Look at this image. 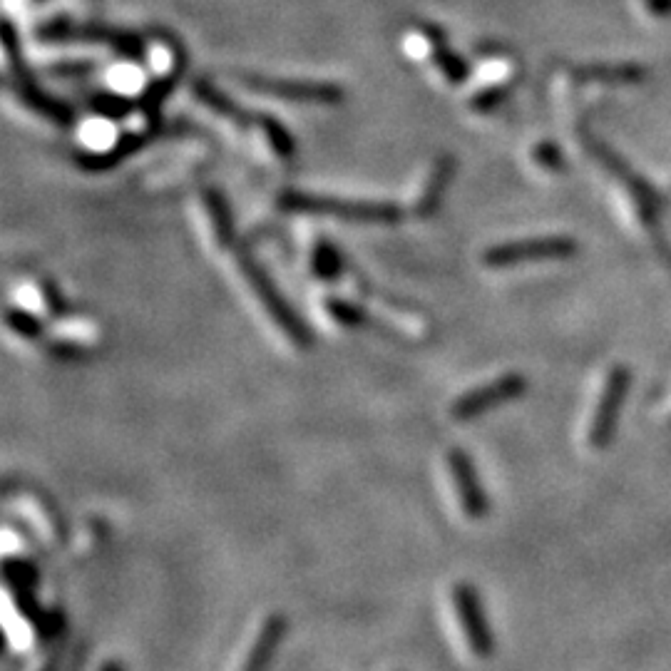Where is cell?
I'll use <instances>...</instances> for the list:
<instances>
[{
  "mask_svg": "<svg viewBox=\"0 0 671 671\" xmlns=\"http://www.w3.org/2000/svg\"><path fill=\"white\" fill-rule=\"evenodd\" d=\"M279 202L286 212L341 219V222L353 224H396L403 219V209L398 204L376 202V199H348L294 189V192L281 194Z\"/></svg>",
  "mask_w": 671,
  "mask_h": 671,
  "instance_id": "cell-1",
  "label": "cell"
},
{
  "mask_svg": "<svg viewBox=\"0 0 671 671\" xmlns=\"http://www.w3.org/2000/svg\"><path fill=\"white\" fill-rule=\"evenodd\" d=\"M234 266H237V274L242 276V281L247 284V289L252 291V296L259 301V306L264 309V314L269 316L271 324L279 329V334L286 338L294 348L299 351H309L314 346V334L309 331V326L304 324L301 316H296V311L291 309L289 301L281 296V291L276 289L274 281L266 276V271L249 254H237L234 256Z\"/></svg>",
  "mask_w": 671,
  "mask_h": 671,
  "instance_id": "cell-2",
  "label": "cell"
},
{
  "mask_svg": "<svg viewBox=\"0 0 671 671\" xmlns=\"http://www.w3.org/2000/svg\"><path fill=\"white\" fill-rule=\"evenodd\" d=\"M244 90L254 95L271 97V100L294 102V105H338L343 100V87L326 80H299V78H274V75L239 73L234 75Z\"/></svg>",
  "mask_w": 671,
  "mask_h": 671,
  "instance_id": "cell-3",
  "label": "cell"
},
{
  "mask_svg": "<svg viewBox=\"0 0 671 671\" xmlns=\"http://www.w3.org/2000/svg\"><path fill=\"white\" fill-rule=\"evenodd\" d=\"M450 602H453V612L458 617L460 632H463L470 654L478 659L493 657L495 634L493 627H490L480 589L473 582H455L453 589H450Z\"/></svg>",
  "mask_w": 671,
  "mask_h": 671,
  "instance_id": "cell-4",
  "label": "cell"
},
{
  "mask_svg": "<svg viewBox=\"0 0 671 671\" xmlns=\"http://www.w3.org/2000/svg\"><path fill=\"white\" fill-rule=\"evenodd\" d=\"M527 391V378L522 373H503V376L493 378V381L483 383L478 388H470L463 396L455 398L450 403V418L458 420V423H470L475 418L488 416L495 408L505 406V403L517 401V398L525 396Z\"/></svg>",
  "mask_w": 671,
  "mask_h": 671,
  "instance_id": "cell-5",
  "label": "cell"
},
{
  "mask_svg": "<svg viewBox=\"0 0 671 671\" xmlns=\"http://www.w3.org/2000/svg\"><path fill=\"white\" fill-rule=\"evenodd\" d=\"M627 391H629L627 368L622 366L612 368L607 381H604L597 403H594L592 418H589L587 443L592 450H604L609 443H612L614 430H617V420L622 416Z\"/></svg>",
  "mask_w": 671,
  "mask_h": 671,
  "instance_id": "cell-6",
  "label": "cell"
},
{
  "mask_svg": "<svg viewBox=\"0 0 671 671\" xmlns=\"http://www.w3.org/2000/svg\"><path fill=\"white\" fill-rule=\"evenodd\" d=\"M445 460H448V473L463 515L468 520H485L490 515V495L485 490L478 468H475V460L463 448H450Z\"/></svg>",
  "mask_w": 671,
  "mask_h": 671,
  "instance_id": "cell-7",
  "label": "cell"
},
{
  "mask_svg": "<svg viewBox=\"0 0 671 671\" xmlns=\"http://www.w3.org/2000/svg\"><path fill=\"white\" fill-rule=\"evenodd\" d=\"M562 254H567V244L562 239H525V242L490 247L483 254V264L490 269H510V266L525 264V261L555 259Z\"/></svg>",
  "mask_w": 671,
  "mask_h": 671,
  "instance_id": "cell-8",
  "label": "cell"
},
{
  "mask_svg": "<svg viewBox=\"0 0 671 671\" xmlns=\"http://www.w3.org/2000/svg\"><path fill=\"white\" fill-rule=\"evenodd\" d=\"M8 87L10 92L18 97L20 105L28 107V110L35 112V115L45 117V120L55 122V125H70V122H73V110H70L68 105H63L60 100H55V97H50L48 92L40 90V87L33 83V78H30L28 73H23V68L10 70Z\"/></svg>",
  "mask_w": 671,
  "mask_h": 671,
  "instance_id": "cell-9",
  "label": "cell"
},
{
  "mask_svg": "<svg viewBox=\"0 0 671 671\" xmlns=\"http://www.w3.org/2000/svg\"><path fill=\"white\" fill-rule=\"evenodd\" d=\"M286 634H289V619L284 612H271L261 622L259 632H256L252 647H249L247 657H244L242 669L239 671H269L271 662H274L276 652L284 644Z\"/></svg>",
  "mask_w": 671,
  "mask_h": 671,
  "instance_id": "cell-10",
  "label": "cell"
},
{
  "mask_svg": "<svg viewBox=\"0 0 671 671\" xmlns=\"http://www.w3.org/2000/svg\"><path fill=\"white\" fill-rule=\"evenodd\" d=\"M455 174V160L450 155L435 157L433 165L425 172L423 182H420L416 197H413L411 214L418 219H430L438 212L440 202L445 197V189H448L450 179Z\"/></svg>",
  "mask_w": 671,
  "mask_h": 671,
  "instance_id": "cell-11",
  "label": "cell"
},
{
  "mask_svg": "<svg viewBox=\"0 0 671 671\" xmlns=\"http://www.w3.org/2000/svg\"><path fill=\"white\" fill-rule=\"evenodd\" d=\"M202 214H204V227H207L209 239H212L214 247L229 249L234 242L232 232V214H229L227 202H224L222 194L217 189H204L202 199Z\"/></svg>",
  "mask_w": 671,
  "mask_h": 671,
  "instance_id": "cell-12",
  "label": "cell"
},
{
  "mask_svg": "<svg viewBox=\"0 0 671 671\" xmlns=\"http://www.w3.org/2000/svg\"><path fill=\"white\" fill-rule=\"evenodd\" d=\"M192 90H194V97H197V100L202 102L207 110H212L214 115L222 117V120L234 122V125H242V127H252L254 117L249 115V112H244L242 107L232 100V97L224 95V92L217 90L214 85H209L207 80H197Z\"/></svg>",
  "mask_w": 671,
  "mask_h": 671,
  "instance_id": "cell-13",
  "label": "cell"
},
{
  "mask_svg": "<svg viewBox=\"0 0 671 671\" xmlns=\"http://www.w3.org/2000/svg\"><path fill=\"white\" fill-rule=\"evenodd\" d=\"M252 125L256 127V132L261 135V142H264V147L271 155L279 157V160H289L294 155V140H291V135L279 120H274L269 115H259L254 117Z\"/></svg>",
  "mask_w": 671,
  "mask_h": 671,
  "instance_id": "cell-14",
  "label": "cell"
},
{
  "mask_svg": "<svg viewBox=\"0 0 671 671\" xmlns=\"http://www.w3.org/2000/svg\"><path fill=\"white\" fill-rule=\"evenodd\" d=\"M324 311L329 314V319L334 321V324L343 326V329H348V331L363 329V326L371 324L368 311L363 309L361 304H356V301L343 299V296H326Z\"/></svg>",
  "mask_w": 671,
  "mask_h": 671,
  "instance_id": "cell-15",
  "label": "cell"
},
{
  "mask_svg": "<svg viewBox=\"0 0 671 671\" xmlns=\"http://www.w3.org/2000/svg\"><path fill=\"white\" fill-rule=\"evenodd\" d=\"M5 326L13 331L15 336H20L23 341H40L45 336V324L40 321V316H35L33 311L20 309V306H8L3 316Z\"/></svg>",
  "mask_w": 671,
  "mask_h": 671,
  "instance_id": "cell-16",
  "label": "cell"
},
{
  "mask_svg": "<svg viewBox=\"0 0 671 671\" xmlns=\"http://www.w3.org/2000/svg\"><path fill=\"white\" fill-rule=\"evenodd\" d=\"M430 63H433L435 73H438L448 85H460L465 83V78H468V65H465V60L460 58V55H455L445 43L440 45L438 53L430 58Z\"/></svg>",
  "mask_w": 671,
  "mask_h": 671,
  "instance_id": "cell-17",
  "label": "cell"
},
{
  "mask_svg": "<svg viewBox=\"0 0 671 671\" xmlns=\"http://www.w3.org/2000/svg\"><path fill=\"white\" fill-rule=\"evenodd\" d=\"M3 580L10 587H38L40 585V570L35 562L23 560V557H8L3 562Z\"/></svg>",
  "mask_w": 671,
  "mask_h": 671,
  "instance_id": "cell-18",
  "label": "cell"
},
{
  "mask_svg": "<svg viewBox=\"0 0 671 671\" xmlns=\"http://www.w3.org/2000/svg\"><path fill=\"white\" fill-rule=\"evenodd\" d=\"M311 269L319 279L324 281H336L341 276V254L336 252L331 244L321 242L319 247L314 249V261H311Z\"/></svg>",
  "mask_w": 671,
  "mask_h": 671,
  "instance_id": "cell-19",
  "label": "cell"
},
{
  "mask_svg": "<svg viewBox=\"0 0 671 671\" xmlns=\"http://www.w3.org/2000/svg\"><path fill=\"white\" fill-rule=\"evenodd\" d=\"M8 592H10V597H13L15 609H18V614H23L25 622L38 624V619L43 617L45 609L40 607V599H38V594H35V587H10Z\"/></svg>",
  "mask_w": 671,
  "mask_h": 671,
  "instance_id": "cell-20",
  "label": "cell"
},
{
  "mask_svg": "<svg viewBox=\"0 0 671 671\" xmlns=\"http://www.w3.org/2000/svg\"><path fill=\"white\" fill-rule=\"evenodd\" d=\"M38 294H40V301H43V309L48 311L50 316H55V319L68 316V301L63 299L60 289H55L50 281H38Z\"/></svg>",
  "mask_w": 671,
  "mask_h": 671,
  "instance_id": "cell-21",
  "label": "cell"
},
{
  "mask_svg": "<svg viewBox=\"0 0 671 671\" xmlns=\"http://www.w3.org/2000/svg\"><path fill=\"white\" fill-rule=\"evenodd\" d=\"M110 80H112V85H115L117 92H132V90H137V87L142 85L140 70H135V68L117 70V73L110 75Z\"/></svg>",
  "mask_w": 671,
  "mask_h": 671,
  "instance_id": "cell-22",
  "label": "cell"
},
{
  "mask_svg": "<svg viewBox=\"0 0 671 671\" xmlns=\"http://www.w3.org/2000/svg\"><path fill=\"white\" fill-rule=\"evenodd\" d=\"M92 107H95L97 115H102V117H120L127 112V102L122 100V97L102 95L92 102Z\"/></svg>",
  "mask_w": 671,
  "mask_h": 671,
  "instance_id": "cell-23",
  "label": "cell"
},
{
  "mask_svg": "<svg viewBox=\"0 0 671 671\" xmlns=\"http://www.w3.org/2000/svg\"><path fill=\"white\" fill-rule=\"evenodd\" d=\"M83 348L85 346H80V343H75V341H55V343H50L48 346V351L53 353L55 358H60V361H78V358H83Z\"/></svg>",
  "mask_w": 671,
  "mask_h": 671,
  "instance_id": "cell-24",
  "label": "cell"
},
{
  "mask_svg": "<svg viewBox=\"0 0 671 671\" xmlns=\"http://www.w3.org/2000/svg\"><path fill=\"white\" fill-rule=\"evenodd\" d=\"M100 671H127V669L120 659H107V662L100 667Z\"/></svg>",
  "mask_w": 671,
  "mask_h": 671,
  "instance_id": "cell-25",
  "label": "cell"
},
{
  "mask_svg": "<svg viewBox=\"0 0 671 671\" xmlns=\"http://www.w3.org/2000/svg\"><path fill=\"white\" fill-rule=\"evenodd\" d=\"M40 671H55V667H53V664H45V667L40 669Z\"/></svg>",
  "mask_w": 671,
  "mask_h": 671,
  "instance_id": "cell-26",
  "label": "cell"
}]
</instances>
